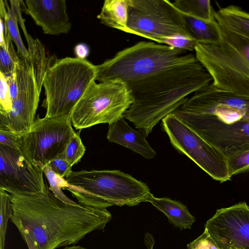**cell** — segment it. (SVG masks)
<instances>
[{"instance_id":"1","label":"cell","mask_w":249,"mask_h":249,"mask_svg":"<svg viewBox=\"0 0 249 249\" xmlns=\"http://www.w3.org/2000/svg\"><path fill=\"white\" fill-rule=\"evenodd\" d=\"M96 68L99 83L120 80L126 85L133 103L124 118L146 136L189 95L212 82L195 54L152 42H139Z\"/></svg>"},{"instance_id":"2","label":"cell","mask_w":249,"mask_h":249,"mask_svg":"<svg viewBox=\"0 0 249 249\" xmlns=\"http://www.w3.org/2000/svg\"><path fill=\"white\" fill-rule=\"evenodd\" d=\"M9 194L10 220L24 241L36 249L74 245L90 232L104 230L112 218L107 208L66 203L49 188L40 194Z\"/></svg>"},{"instance_id":"3","label":"cell","mask_w":249,"mask_h":249,"mask_svg":"<svg viewBox=\"0 0 249 249\" xmlns=\"http://www.w3.org/2000/svg\"><path fill=\"white\" fill-rule=\"evenodd\" d=\"M174 114L226 157L249 144V97L199 89Z\"/></svg>"},{"instance_id":"4","label":"cell","mask_w":249,"mask_h":249,"mask_svg":"<svg viewBox=\"0 0 249 249\" xmlns=\"http://www.w3.org/2000/svg\"><path fill=\"white\" fill-rule=\"evenodd\" d=\"M28 55L20 57L16 73L17 93L10 111L0 115V128L22 134L30 131L35 120L44 76L52 65L53 58L47 53L42 43L23 32Z\"/></svg>"},{"instance_id":"5","label":"cell","mask_w":249,"mask_h":249,"mask_svg":"<svg viewBox=\"0 0 249 249\" xmlns=\"http://www.w3.org/2000/svg\"><path fill=\"white\" fill-rule=\"evenodd\" d=\"M66 180L78 203L97 208L136 206L151 194L146 184L120 170L72 171Z\"/></svg>"},{"instance_id":"6","label":"cell","mask_w":249,"mask_h":249,"mask_svg":"<svg viewBox=\"0 0 249 249\" xmlns=\"http://www.w3.org/2000/svg\"><path fill=\"white\" fill-rule=\"evenodd\" d=\"M221 29L217 43L196 42V56L217 89L249 97V41Z\"/></svg>"},{"instance_id":"7","label":"cell","mask_w":249,"mask_h":249,"mask_svg":"<svg viewBox=\"0 0 249 249\" xmlns=\"http://www.w3.org/2000/svg\"><path fill=\"white\" fill-rule=\"evenodd\" d=\"M96 76V65L86 59H57L46 70L43 81L45 117H70L79 100Z\"/></svg>"},{"instance_id":"8","label":"cell","mask_w":249,"mask_h":249,"mask_svg":"<svg viewBox=\"0 0 249 249\" xmlns=\"http://www.w3.org/2000/svg\"><path fill=\"white\" fill-rule=\"evenodd\" d=\"M132 103L130 91L121 81H94L74 107L70 119L76 129L110 124L124 118Z\"/></svg>"},{"instance_id":"9","label":"cell","mask_w":249,"mask_h":249,"mask_svg":"<svg viewBox=\"0 0 249 249\" xmlns=\"http://www.w3.org/2000/svg\"><path fill=\"white\" fill-rule=\"evenodd\" d=\"M126 33L159 44L176 36L194 39L182 14L167 0H129Z\"/></svg>"},{"instance_id":"10","label":"cell","mask_w":249,"mask_h":249,"mask_svg":"<svg viewBox=\"0 0 249 249\" xmlns=\"http://www.w3.org/2000/svg\"><path fill=\"white\" fill-rule=\"evenodd\" d=\"M76 134L70 117H37L30 131L19 135V149L30 161L43 169L62 156Z\"/></svg>"},{"instance_id":"11","label":"cell","mask_w":249,"mask_h":249,"mask_svg":"<svg viewBox=\"0 0 249 249\" xmlns=\"http://www.w3.org/2000/svg\"><path fill=\"white\" fill-rule=\"evenodd\" d=\"M164 131L172 145L195 162L213 179H231L227 157L173 113L162 120Z\"/></svg>"},{"instance_id":"12","label":"cell","mask_w":249,"mask_h":249,"mask_svg":"<svg viewBox=\"0 0 249 249\" xmlns=\"http://www.w3.org/2000/svg\"><path fill=\"white\" fill-rule=\"evenodd\" d=\"M43 169L30 161L19 151L0 144V188L9 194L45 193Z\"/></svg>"},{"instance_id":"13","label":"cell","mask_w":249,"mask_h":249,"mask_svg":"<svg viewBox=\"0 0 249 249\" xmlns=\"http://www.w3.org/2000/svg\"><path fill=\"white\" fill-rule=\"evenodd\" d=\"M205 229L219 249H249V206L242 202L217 209Z\"/></svg>"},{"instance_id":"14","label":"cell","mask_w":249,"mask_h":249,"mask_svg":"<svg viewBox=\"0 0 249 249\" xmlns=\"http://www.w3.org/2000/svg\"><path fill=\"white\" fill-rule=\"evenodd\" d=\"M23 11L46 35L58 36L70 32L71 24L65 0H20Z\"/></svg>"},{"instance_id":"15","label":"cell","mask_w":249,"mask_h":249,"mask_svg":"<svg viewBox=\"0 0 249 249\" xmlns=\"http://www.w3.org/2000/svg\"><path fill=\"white\" fill-rule=\"evenodd\" d=\"M146 136L142 131L130 127L124 118L109 124L107 135L109 142L125 147L144 158L151 159L155 157L156 153L146 141Z\"/></svg>"},{"instance_id":"16","label":"cell","mask_w":249,"mask_h":249,"mask_svg":"<svg viewBox=\"0 0 249 249\" xmlns=\"http://www.w3.org/2000/svg\"><path fill=\"white\" fill-rule=\"evenodd\" d=\"M147 202L163 213L169 222L180 230L191 229L196 222L195 217L189 212L187 206L179 201L167 197L158 198L151 193Z\"/></svg>"},{"instance_id":"17","label":"cell","mask_w":249,"mask_h":249,"mask_svg":"<svg viewBox=\"0 0 249 249\" xmlns=\"http://www.w3.org/2000/svg\"><path fill=\"white\" fill-rule=\"evenodd\" d=\"M220 27L249 41V13L235 5L221 8L214 13Z\"/></svg>"},{"instance_id":"18","label":"cell","mask_w":249,"mask_h":249,"mask_svg":"<svg viewBox=\"0 0 249 249\" xmlns=\"http://www.w3.org/2000/svg\"><path fill=\"white\" fill-rule=\"evenodd\" d=\"M129 0H106L97 16L106 26L126 33Z\"/></svg>"},{"instance_id":"19","label":"cell","mask_w":249,"mask_h":249,"mask_svg":"<svg viewBox=\"0 0 249 249\" xmlns=\"http://www.w3.org/2000/svg\"><path fill=\"white\" fill-rule=\"evenodd\" d=\"M182 15L189 32L196 42L214 44L221 39L222 29L216 20L205 21Z\"/></svg>"},{"instance_id":"20","label":"cell","mask_w":249,"mask_h":249,"mask_svg":"<svg viewBox=\"0 0 249 249\" xmlns=\"http://www.w3.org/2000/svg\"><path fill=\"white\" fill-rule=\"evenodd\" d=\"M172 3L182 14L205 21L215 20L209 0H176Z\"/></svg>"},{"instance_id":"21","label":"cell","mask_w":249,"mask_h":249,"mask_svg":"<svg viewBox=\"0 0 249 249\" xmlns=\"http://www.w3.org/2000/svg\"><path fill=\"white\" fill-rule=\"evenodd\" d=\"M0 4V17L6 24L12 41L16 44L17 53L19 56L25 57L28 55V49L24 45L20 35L18 27V18L14 0L9 1L10 6L7 1Z\"/></svg>"},{"instance_id":"22","label":"cell","mask_w":249,"mask_h":249,"mask_svg":"<svg viewBox=\"0 0 249 249\" xmlns=\"http://www.w3.org/2000/svg\"><path fill=\"white\" fill-rule=\"evenodd\" d=\"M4 24L6 45L4 47L0 46V70L3 75L8 77L16 72V66L19 62L20 57L15 50L13 41L4 21Z\"/></svg>"},{"instance_id":"23","label":"cell","mask_w":249,"mask_h":249,"mask_svg":"<svg viewBox=\"0 0 249 249\" xmlns=\"http://www.w3.org/2000/svg\"><path fill=\"white\" fill-rule=\"evenodd\" d=\"M230 176L244 172L249 169V144L227 157Z\"/></svg>"},{"instance_id":"24","label":"cell","mask_w":249,"mask_h":249,"mask_svg":"<svg viewBox=\"0 0 249 249\" xmlns=\"http://www.w3.org/2000/svg\"><path fill=\"white\" fill-rule=\"evenodd\" d=\"M12 212L10 194L0 188V249H4L8 221Z\"/></svg>"},{"instance_id":"25","label":"cell","mask_w":249,"mask_h":249,"mask_svg":"<svg viewBox=\"0 0 249 249\" xmlns=\"http://www.w3.org/2000/svg\"><path fill=\"white\" fill-rule=\"evenodd\" d=\"M43 171L49 183V190L56 197L67 203H77L70 199L63 193L62 189H66L67 185L66 180L64 178L56 174L48 165L43 168Z\"/></svg>"},{"instance_id":"26","label":"cell","mask_w":249,"mask_h":249,"mask_svg":"<svg viewBox=\"0 0 249 249\" xmlns=\"http://www.w3.org/2000/svg\"><path fill=\"white\" fill-rule=\"evenodd\" d=\"M86 151L79 133L71 139L61 158L65 159L71 166L79 162Z\"/></svg>"},{"instance_id":"27","label":"cell","mask_w":249,"mask_h":249,"mask_svg":"<svg viewBox=\"0 0 249 249\" xmlns=\"http://www.w3.org/2000/svg\"><path fill=\"white\" fill-rule=\"evenodd\" d=\"M0 73V115H4L8 113L12 106L9 87L6 77Z\"/></svg>"},{"instance_id":"28","label":"cell","mask_w":249,"mask_h":249,"mask_svg":"<svg viewBox=\"0 0 249 249\" xmlns=\"http://www.w3.org/2000/svg\"><path fill=\"white\" fill-rule=\"evenodd\" d=\"M196 41L195 40L182 37H172L162 39L160 44L188 51L195 52Z\"/></svg>"},{"instance_id":"29","label":"cell","mask_w":249,"mask_h":249,"mask_svg":"<svg viewBox=\"0 0 249 249\" xmlns=\"http://www.w3.org/2000/svg\"><path fill=\"white\" fill-rule=\"evenodd\" d=\"M185 249H219L206 230L196 239L187 245Z\"/></svg>"},{"instance_id":"30","label":"cell","mask_w":249,"mask_h":249,"mask_svg":"<svg viewBox=\"0 0 249 249\" xmlns=\"http://www.w3.org/2000/svg\"><path fill=\"white\" fill-rule=\"evenodd\" d=\"M47 165L56 174L66 178L69 177L72 172V166L63 158H56L52 160Z\"/></svg>"},{"instance_id":"31","label":"cell","mask_w":249,"mask_h":249,"mask_svg":"<svg viewBox=\"0 0 249 249\" xmlns=\"http://www.w3.org/2000/svg\"><path fill=\"white\" fill-rule=\"evenodd\" d=\"M19 134L13 132L0 129V144L19 150Z\"/></svg>"},{"instance_id":"32","label":"cell","mask_w":249,"mask_h":249,"mask_svg":"<svg viewBox=\"0 0 249 249\" xmlns=\"http://www.w3.org/2000/svg\"><path fill=\"white\" fill-rule=\"evenodd\" d=\"M74 52L77 56L76 57L86 59L89 53V49L86 45L79 44L75 46Z\"/></svg>"},{"instance_id":"33","label":"cell","mask_w":249,"mask_h":249,"mask_svg":"<svg viewBox=\"0 0 249 249\" xmlns=\"http://www.w3.org/2000/svg\"><path fill=\"white\" fill-rule=\"evenodd\" d=\"M62 249H86L84 247H83L81 246L71 245V246L65 247Z\"/></svg>"},{"instance_id":"34","label":"cell","mask_w":249,"mask_h":249,"mask_svg":"<svg viewBox=\"0 0 249 249\" xmlns=\"http://www.w3.org/2000/svg\"><path fill=\"white\" fill-rule=\"evenodd\" d=\"M29 249H36L33 244L29 240L25 241Z\"/></svg>"}]
</instances>
